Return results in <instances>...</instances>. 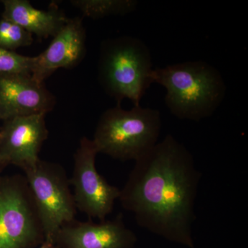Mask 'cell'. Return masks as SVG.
Returning <instances> with one entry per match:
<instances>
[{
    "label": "cell",
    "instance_id": "cell-15",
    "mask_svg": "<svg viewBox=\"0 0 248 248\" xmlns=\"http://www.w3.org/2000/svg\"><path fill=\"white\" fill-rule=\"evenodd\" d=\"M33 57L19 55L0 47V76L31 75Z\"/></svg>",
    "mask_w": 248,
    "mask_h": 248
},
{
    "label": "cell",
    "instance_id": "cell-5",
    "mask_svg": "<svg viewBox=\"0 0 248 248\" xmlns=\"http://www.w3.org/2000/svg\"><path fill=\"white\" fill-rule=\"evenodd\" d=\"M24 173L45 239L55 241L60 228L76 220V205L66 172L61 165L40 159Z\"/></svg>",
    "mask_w": 248,
    "mask_h": 248
},
{
    "label": "cell",
    "instance_id": "cell-16",
    "mask_svg": "<svg viewBox=\"0 0 248 248\" xmlns=\"http://www.w3.org/2000/svg\"><path fill=\"white\" fill-rule=\"evenodd\" d=\"M55 244L56 243L53 240L45 239L39 248H55Z\"/></svg>",
    "mask_w": 248,
    "mask_h": 248
},
{
    "label": "cell",
    "instance_id": "cell-13",
    "mask_svg": "<svg viewBox=\"0 0 248 248\" xmlns=\"http://www.w3.org/2000/svg\"><path fill=\"white\" fill-rule=\"evenodd\" d=\"M71 5L93 19L125 16L133 12L138 3L135 0H71Z\"/></svg>",
    "mask_w": 248,
    "mask_h": 248
},
{
    "label": "cell",
    "instance_id": "cell-2",
    "mask_svg": "<svg viewBox=\"0 0 248 248\" xmlns=\"http://www.w3.org/2000/svg\"><path fill=\"white\" fill-rule=\"evenodd\" d=\"M152 79L166 89L165 103L179 120L199 122L208 118L226 96V86L221 73L202 60L156 68Z\"/></svg>",
    "mask_w": 248,
    "mask_h": 248
},
{
    "label": "cell",
    "instance_id": "cell-8",
    "mask_svg": "<svg viewBox=\"0 0 248 248\" xmlns=\"http://www.w3.org/2000/svg\"><path fill=\"white\" fill-rule=\"evenodd\" d=\"M46 114L5 120L0 130V158L23 171L35 167L41 148L48 136Z\"/></svg>",
    "mask_w": 248,
    "mask_h": 248
},
{
    "label": "cell",
    "instance_id": "cell-12",
    "mask_svg": "<svg viewBox=\"0 0 248 248\" xmlns=\"http://www.w3.org/2000/svg\"><path fill=\"white\" fill-rule=\"evenodd\" d=\"M1 3L3 19L16 23L40 39L53 37L68 19L56 5L45 11L33 7L27 0H4Z\"/></svg>",
    "mask_w": 248,
    "mask_h": 248
},
{
    "label": "cell",
    "instance_id": "cell-7",
    "mask_svg": "<svg viewBox=\"0 0 248 248\" xmlns=\"http://www.w3.org/2000/svg\"><path fill=\"white\" fill-rule=\"evenodd\" d=\"M97 154L93 140L83 137L74 154L73 174L69 182L74 188L77 209L89 218L104 221L120 198V189L111 185L98 172Z\"/></svg>",
    "mask_w": 248,
    "mask_h": 248
},
{
    "label": "cell",
    "instance_id": "cell-4",
    "mask_svg": "<svg viewBox=\"0 0 248 248\" xmlns=\"http://www.w3.org/2000/svg\"><path fill=\"white\" fill-rule=\"evenodd\" d=\"M159 111L141 106L107 109L99 117L93 141L98 153L122 161H138L158 143Z\"/></svg>",
    "mask_w": 248,
    "mask_h": 248
},
{
    "label": "cell",
    "instance_id": "cell-6",
    "mask_svg": "<svg viewBox=\"0 0 248 248\" xmlns=\"http://www.w3.org/2000/svg\"><path fill=\"white\" fill-rule=\"evenodd\" d=\"M45 238L25 177L0 179V248H27Z\"/></svg>",
    "mask_w": 248,
    "mask_h": 248
},
{
    "label": "cell",
    "instance_id": "cell-3",
    "mask_svg": "<svg viewBox=\"0 0 248 248\" xmlns=\"http://www.w3.org/2000/svg\"><path fill=\"white\" fill-rule=\"evenodd\" d=\"M98 79L105 93L120 106L125 99L134 107L152 84L153 68L149 48L140 39L120 36L103 41L98 61Z\"/></svg>",
    "mask_w": 248,
    "mask_h": 248
},
{
    "label": "cell",
    "instance_id": "cell-17",
    "mask_svg": "<svg viewBox=\"0 0 248 248\" xmlns=\"http://www.w3.org/2000/svg\"><path fill=\"white\" fill-rule=\"evenodd\" d=\"M6 165L7 164H6V163H5L4 161L0 158V167H1V166H6Z\"/></svg>",
    "mask_w": 248,
    "mask_h": 248
},
{
    "label": "cell",
    "instance_id": "cell-18",
    "mask_svg": "<svg viewBox=\"0 0 248 248\" xmlns=\"http://www.w3.org/2000/svg\"><path fill=\"white\" fill-rule=\"evenodd\" d=\"M0 130H1V128H0Z\"/></svg>",
    "mask_w": 248,
    "mask_h": 248
},
{
    "label": "cell",
    "instance_id": "cell-1",
    "mask_svg": "<svg viewBox=\"0 0 248 248\" xmlns=\"http://www.w3.org/2000/svg\"><path fill=\"white\" fill-rule=\"evenodd\" d=\"M201 177L192 153L167 135L135 161L119 200L141 228L195 248L192 226Z\"/></svg>",
    "mask_w": 248,
    "mask_h": 248
},
{
    "label": "cell",
    "instance_id": "cell-14",
    "mask_svg": "<svg viewBox=\"0 0 248 248\" xmlns=\"http://www.w3.org/2000/svg\"><path fill=\"white\" fill-rule=\"evenodd\" d=\"M33 42L32 34L16 23L7 19L0 20V47L15 51L29 46Z\"/></svg>",
    "mask_w": 248,
    "mask_h": 248
},
{
    "label": "cell",
    "instance_id": "cell-9",
    "mask_svg": "<svg viewBox=\"0 0 248 248\" xmlns=\"http://www.w3.org/2000/svg\"><path fill=\"white\" fill-rule=\"evenodd\" d=\"M86 54V32L82 18H68L63 28L53 37L48 48L33 57L31 76L36 81L45 80L60 68L78 66Z\"/></svg>",
    "mask_w": 248,
    "mask_h": 248
},
{
    "label": "cell",
    "instance_id": "cell-10",
    "mask_svg": "<svg viewBox=\"0 0 248 248\" xmlns=\"http://www.w3.org/2000/svg\"><path fill=\"white\" fill-rule=\"evenodd\" d=\"M56 104L55 96L31 75L0 76V120L46 114Z\"/></svg>",
    "mask_w": 248,
    "mask_h": 248
},
{
    "label": "cell",
    "instance_id": "cell-11",
    "mask_svg": "<svg viewBox=\"0 0 248 248\" xmlns=\"http://www.w3.org/2000/svg\"><path fill=\"white\" fill-rule=\"evenodd\" d=\"M55 241L65 248H133L138 239L120 214L99 223L75 220L60 228Z\"/></svg>",
    "mask_w": 248,
    "mask_h": 248
}]
</instances>
